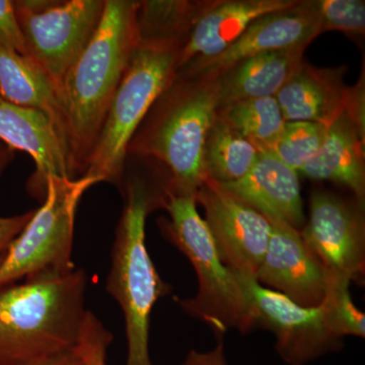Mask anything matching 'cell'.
<instances>
[{
    "mask_svg": "<svg viewBox=\"0 0 365 365\" xmlns=\"http://www.w3.org/2000/svg\"><path fill=\"white\" fill-rule=\"evenodd\" d=\"M88 275L45 272L0 288V365H21L78 346Z\"/></svg>",
    "mask_w": 365,
    "mask_h": 365,
    "instance_id": "obj_4",
    "label": "cell"
},
{
    "mask_svg": "<svg viewBox=\"0 0 365 365\" xmlns=\"http://www.w3.org/2000/svg\"><path fill=\"white\" fill-rule=\"evenodd\" d=\"M28 56L60 93L62 81L97 30L105 0L14 1Z\"/></svg>",
    "mask_w": 365,
    "mask_h": 365,
    "instance_id": "obj_8",
    "label": "cell"
},
{
    "mask_svg": "<svg viewBox=\"0 0 365 365\" xmlns=\"http://www.w3.org/2000/svg\"><path fill=\"white\" fill-rule=\"evenodd\" d=\"M365 83L364 74L360 76L359 83L349 86L347 102H346V116L349 118L362 135L365 134ZM365 136V135H364Z\"/></svg>",
    "mask_w": 365,
    "mask_h": 365,
    "instance_id": "obj_29",
    "label": "cell"
},
{
    "mask_svg": "<svg viewBox=\"0 0 365 365\" xmlns=\"http://www.w3.org/2000/svg\"><path fill=\"white\" fill-rule=\"evenodd\" d=\"M364 138L345 114L328 128L318 153L299 170L312 180H327L342 185L364 205Z\"/></svg>",
    "mask_w": 365,
    "mask_h": 365,
    "instance_id": "obj_19",
    "label": "cell"
},
{
    "mask_svg": "<svg viewBox=\"0 0 365 365\" xmlns=\"http://www.w3.org/2000/svg\"><path fill=\"white\" fill-rule=\"evenodd\" d=\"M350 281L343 276L327 272V289L323 304L325 318L334 335L365 337V316L353 304L349 292Z\"/></svg>",
    "mask_w": 365,
    "mask_h": 365,
    "instance_id": "obj_25",
    "label": "cell"
},
{
    "mask_svg": "<svg viewBox=\"0 0 365 365\" xmlns=\"http://www.w3.org/2000/svg\"><path fill=\"white\" fill-rule=\"evenodd\" d=\"M364 205L317 190L300 235L327 272L360 281L365 271Z\"/></svg>",
    "mask_w": 365,
    "mask_h": 365,
    "instance_id": "obj_11",
    "label": "cell"
},
{
    "mask_svg": "<svg viewBox=\"0 0 365 365\" xmlns=\"http://www.w3.org/2000/svg\"><path fill=\"white\" fill-rule=\"evenodd\" d=\"M327 132L328 127L314 122H287L277 138L259 150L267 151L299 173L318 153Z\"/></svg>",
    "mask_w": 365,
    "mask_h": 365,
    "instance_id": "obj_24",
    "label": "cell"
},
{
    "mask_svg": "<svg viewBox=\"0 0 365 365\" xmlns=\"http://www.w3.org/2000/svg\"><path fill=\"white\" fill-rule=\"evenodd\" d=\"M0 100H2L1 97H0Z\"/></svg>",
    "mask_w": 365,
    "mask_h": 365,
    "instance_id": "obj_34",
    "label": "cell"
},
{
    "mask_svg": "<svg viewBox=\"0 0 365 365\" xmlns=\"http://www.w3.org/2000/svg\"><path fill=\"white\" fill-rule=\"evenodd\" d=\"M0 45L28 56L25 38L11 0H0Z\"/></svg>",
    "mask_w": 365,
    "mask_h": 365,
    "instance_id": "obj_28",
    "label": "cell"
},
{
    "mask_svg": "<svg viewBox=\"0 0 365 365\" xmlns=\"http://www.w3.org/2000/svg\"><path fill=\"white\" fill-rule=\"evenodd\" d=\"M182 365H228L222 341H218L216 347L210 351L198 352L192 350Z\"/></svg>",
    "mask_w": 365,
    "mask_h": 365,
    "instance_id": "obj_32",
    "label": "cell"
},
{
    "mask_svg": "<svg viewBox=\"0 0 365 365\" xmlns=\"http://www.w3.org/2000/svg\"><path fill=\"white\" fill-rule=\"evenodd\" d=\"M322 34L318 0L265 14L254 21L234 44L216 56L193 59L180 69L206 78H215L230 66L254 55L275 50L307 48Z\"/></svg>",
    "mask_w": 365,
    "mask_h": 365,
    "instance_id": "obj_12",
    "label": "cell"
},
{
    "mask_svg": "<svg viewBox=\"0 0 365 365\" xmlns=\"http://www.w3.org/2000/svg\"><path fill=\"white\" fill-rule=\"evenodd\" d=\"M113 335L91 312L86 314L78 349L86 365H107V351Z\"/></svg>",
    "mask_w": 365,
    "mask_h": 365,
    "instance_id": "obj_27",
    "label": "cell"
},
{
    "mask_svg": "<svg viewBox=\"0 0 365 365\" xmlns=\"http://www.w3.org/2000/svg\"><path fill=\"white\" fill-rule=\"evenodd\" d=\"M346 71L345 66L318 68L304 60L275 96L285 121L314 122L329 128L345 112Z\"/></svg>",
    "mask_w": 365,
    "mask_h": 365,
    "instance_id": "obj_16",
    "label": "cell"
},
{
    "mask_svg": "<svg viewBox=\"0 0 365 365\" xmlns=\"http://www.w3.org/2000/svg\"><path fill=\"white\" fill-rule=\"evenodd\" d=\"M0 97L11 104L45 113L58 129L67 145L66 120L58 88L30 57L2 45H0Z\"/></svg>",
    "mask_w": 365,
    "mask_h": 365,
    "instance_id": "obj_20",
    "label": "cell"
},
{
    "mask_svg": "<svg viewBox=\"0 0 365 365\" xmlns=\"http://www.w3.org/2000/svg\"><path fill=\"white\" fill-rule=\"evenodd\" d=\"M124 206L112 248L106 290L121 307L128 356L126 365H153L150 356V314L172 287L160 278L145 244L148 215L163 208L165 182L125 170L121 188Z\"/></svg>",
    "mask_w": 365,
    "mask_h": 365,
    "instance_id": "obj_3",
    "label": "cell"
},
{
    "mask_svg": "<svg viewBox=\"0 0 365 365\" xmlns=\"http://www.w3.org/2000/svg\"><path fill=\"white\" fill-rule=\"evenodd\" d=\"M218 108L212 78L178 69L132 137L127 158L158 163L169 191L195 196L206 179L204 144Z\"/></svg>",
    "mask_w": 365,
    "mask_h": 365,
    "instance_id": "obj_2",
    "label": "cell"
},
{
    "mask_svg": "<svg viewBox=\"0 0 365 365\" xmlns=\"http://www.w3.org/2000/svg\"><path fill=\"white\" fill-rule=\"evenodd\" d=\"M34 212L35 210L24 215L0 217V264L4 261L11 242L30 222Z\"/></svg>",
    "mask_w": 365,
    "mask_h": 365,
    "instance_id": "obj_30",
    "label": "cell"
},
{
    "mask_svg": "<svg viewBox=\"0 0 365 365\" xmlns=\"http://www.w3.org/2000/svg\"><path fill=\"white\" fill-rule=\"evenodd\" d=\"M182 48V44L175 41H139L91 150L83 176L121 188L129 143L151 106L176 76Z\"/></svg>",
    "mask_w": 365,
    "mask_h": 365,
    "instance_id": "obj_6",
    "label": "cell"
},
{
    "mask_svg": "<svg viewBox=\"0 0 365 365\" xmlns=\"http://www.w3.org/2000/svg\"><path fill=\"white\" fill-rule=\"evenodd\" d=\"M259 153L251 140L216 118L204 144V174L220 184L237 181L253 168Z\"/></svg>",
    "mask_w": 365,
    "mask_h": 365,
    "instance_id": "obj_22",
    "label": "cell"
},
{
    "mask_svg": "<svg viewBox=\"0 0 365 365\" xmlns=\"http://www.w3.org/2000/svg\"><path fill=\"white\" fill-rule=\"evenodd\" d=\"M218 0H146L139 1L137 28L143 40H167L184 46L204 14Z\"/></svg>",
    "mask_w": 365,
    "mask_h": 365,
    "instance_id": "obj_21",
    "label": "cell"
},
{
    "mask_svg": "<svg viewBox=\"0 0 365 365\" xmlns=\"http://www.w3.org/2000/svg\"><path fill=\"white\" fill-rule=\"evenodd\" d=\"M237 277L253 307L256 326L275 334L276 351L285 364L306 365L342 347L343 339L334 335L327 324L323 304L302 307L264 287L256 278Z\"/></svg>",
    "mask_w": 365,
    "mask_h": 365,
    "instance_id": "obj_9",
    "label": "cell"
},
{
    "mask_svg": "<svg viewBox=\"0 0 365 365\" xmlns=\"http://www.w3.org/2000/svg\"><path fill=\"white\" fill-rule=\"evenodd\" d=\"M0 141L32 158L36 170L26 188L40 202L49 178L74 179L66 141L45 113L0 100Z\"/></svg>",
    "mask_w": 365,
    "mask_h": 365,
    "instance_id": "obj_14",
    "label": "cell"
},
{
    "mask_svg": "<svg viewBox=\"0 0 365 365\" xmlns=\"http://www.w3.org/2000/svg\"><path fill=\"white\" fill-rule=\"evenodd\" d=\"M21 365H86V364L78 351V346H76V347L45 355L39 359L30 360Z\"/></svg>",
    "mask_w": 365,
    "mask_h": 365,
    "instance_id": "obj_31",
    "label": "cell"
},
{
    "mask_svg": "<svg viewBox=\"0 0 365 365\" xmlns=\"http://www.w3.org/2000/svg\"><path fill=\"white\" fill-rule=\"evenodd\" d=\"M96 178H49L42 205L14 240L0 264V288L45 272L76 270L72 262L76 211Z\"/></svg>",
    "mask_w": 365,
    "mask_h": 365,
    "instance_id": "obj_7",
    "label": "cell"
},
{
    "mask_svg": "<svg viewBox=\"0 0 365 365\" xmlns=\"http://www.w3.org/2000/svg\"><path fill=\"white\" fill-rule=\"evenodd\" d=\"M14 160V151L0 141V178Z\"/></svg>",
    "mask_w": 365,
    "mask_h": 365,
    "instance_id": "obj_33",
    "label": "cell"
},
{
    "mask_svg": "<svg viewBox=\"0 0 365 365\" xmlns=\"http://www.w3.org/2000/svg\"><path fill=\"white\" fill-rule=\"evenodd\" d=\"M295 4V0H218L197 21L182 46L179 69L191 60L216 56L234 44L255 21Z\"/></svg>",
    "mask_w": 365,
    "mask_h": 365,
    "instance_id": "obj_17",
    "label": "cell"
},
{
    "mask_svg": "<svg viewBox=\"0 0 365 365\" xmlns=\"http://www.w3.org/2000/svg\"><path fill=\"white\" fill-rule=\"evenodd\" d=\"M217 118L258 150L270 145L287 123L275 97L248 98L218 108Z\"/></svg>",
    "mask_w": 365,
    "mask_h": 365,
    "instance_id": "obj_23",
    "label": "cell"
},
{
    "mask_svg": "<svg viewBox=\"0 0 365 365\" xmlns=\"http://www.w3.org/2000/svg\"><path fill=\"white\" fill-rule=\"evenodd\" d=\"M307 48L275 50L248 57L213 78L220 107L248 100L275 97L304 61Z\"/></svg>",
    "mask_w": 365,
    "mask_h": 365,
    "instance_id": "obj_18",
    "label": "cell"
},
{
    "mask_svg": "<svg viewBox=\"0 0 365 365\" xmlns=\"http://www.w3.org/2000/svg\"><path fill=\"white\" fill-rule=\"evenodd\" d=\"M271 234L256 280L304 307H319L325 299L327 271L307 247L299 230L268 218Z\"/></svg>",
    "mask_w": 365,
    "mask_h": 365,
    "instance_id": "obj_13",
    "label": "cell"
},
{
    "mask_svg": "<svg viewBox=\"0 0 365 365\" xmlns=\"http://www.w3.org/2000/svg\"><path fill=\"white\" fill-rule=\"evenodd\" d=\"M222 185L267 218L283 220L299 232L306 225L297 170L267 151L260 150L246 176Z\"/></svg>",
    "mask_w": 365,
    "mask_h": 365,
    "instance_id": "obj_15",
    "label": "cell"
},
{
    "mask_svg": "<svg viewBox=\"0 0 365 365\" xmlns=\"http://www.w3.org/2000/svg\"><path fill=\"white\" fill-rule=\"evenodd\" d=\"M322 33L338 31L352 37L365 33L364 0H318Z\"/></svg>",
    "mask_w": 365,
    "mask_h": 365,
    "instance_id": "obj_26",
    "label": "cell"
},
{
    "mask_svg": "<svg viewBox=\"0 0 365 365\" xmlns=\"http://www.w3.org/2000/svg\"><path fill=\"white\" fill-rule=\"evenodd\" d=\"M195 197L223 263L237 275L256 278L270 237L268 218L209 178Z\"/></svg>",
    "mask_w": 365,
    "mask_h": 365,
    "instance_id": "obj_10",
    "label": "cell"
},
{
    "mask_svg": "<svg viewBox=\"0 0 365 365\" xmlns=\"http://www.w3.org/2000/svg\"><path fill=\"white\" fill-rule=\"evenodd\" d=\"M139 1L105 0L97 30L60 88L74 179L85 175L91 150L132 55L139 44Z\"/></svg>",
    "mask_w": 365,
    "mask_h": 365,
    "instance_id": "obj_1",
    "label": "cell"
},
{
    "mask_svg": "<svg viewBox=\"0 0 365 365\" xmlns=\"http://www.w3.org/2000/svg\"><path fill=\"white\" fill-rule=\"evenodd\" d=\"M163 208L169 218L160 220V232L188 258L198 278V292L178 304L190 316L207 324L218 338L230 329L248 333L256 327L253 307L234 271L223 263L195 196L165 189Z\"/></svg>",
    "mask_w": 365,
    "mask_h": 365,
    "instance_id": "obj_5",
    "label": "cell"
}]
</instances>
